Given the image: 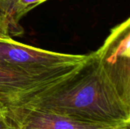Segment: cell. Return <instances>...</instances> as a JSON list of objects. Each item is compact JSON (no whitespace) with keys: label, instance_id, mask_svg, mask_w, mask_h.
<instances>
[{"label":"cell","instance_id":"1","mask_svg":"<svg viewBox=\"0 0 130 129\" xmlns=\"http://www.w3.org/2000/svg\"><path fill=\"white\" fill-rule=\"evenodd\" d=\"M33 109L90 122L130 121L123 102L102 70L94 52L65 81L14 109Z\"/></svg>","mask_w":130,"mask_h":129},{"label":"cell","instance_id":"2","mask_svg":"<svg viewBox=\"0 0 130 129\" xmlns=\"http://www.w3.org/2000/svg\"><path fill=\"white\" fill-rule=\"evenodd\" d=\"M84 62L53 73L37 74L0 62V101L8 109L19 107L67 79Z\"/></svg>","mask_w":130,"mask_h":129},{"label":"cell","instance_id":"3","mask_svg":"<svg viewBox=\"0 0 130 129\" xmlns=\"http://www.w3.org/2000/svg\"><path fill=\"white\" fill-rule=\"evenodd\" d=\"M94 53L121 99L130 106V18L113 27Z\"/></svg>","mask_w":130,"mask_h":129},{"label":"cell","instance_id":"4","mask_svg":"<svg viewBox=\"0 0 130 129\" xmlns=\"http://www.w3.org/2000/svg\"><path fill=\"white\" fill-rule=\"evenodd\" d=\"M88 55L52 52L14 40L11 36L0 38V62L37 74L59 71L84 62Z\"/></svg>","mask_w":130,"mask_h":129},{"label":"cell","instance_id":"5","mask_svg":"<svg viewBox=\"0 0 130 129\" xmlns=\"http://www.w3.org/2000/svg\"><path fill=\"white\" fill-rule=\"evenodd\" d=\"M8 119L18 129H120L130 125V121L90 122L51 112L21 108L9 109Z\"/></svg>","mask_w":130,"mask_h":129},{"label":"cell","instance_id":"6","mask_svg":"<svg viewBox=\"0 0 130 129\" xmlns=\"http://www.w3.org/2000/svg\"><path fill=\"white\" fill-rule=\"evenodd\" d=\"M47 0H0V13L9 36H20L24 29L20 25L22 17L30 11Z\"/></svg>","mask_w":130,"mask_h":129},{"label":"cell","instance_id":"7","mask_svg":"<svg viewBox=\"0 0 130 129\" xmlns=\"http://www.w3.org/2000/svg\"><path fill=\"white\" fill-rule=\"evenodd\" d=\"M0 129H18V127L10 119H0Z\"/></svg>","mask_w":130,"mask_h":129},{"label":"cell","instance_id":"8","mask_svg":"<svg viewBox=\"0 0 130 129\" xmlns=\"http://www.w3.org/2000/svg\"><path fill=\"white\" fill-rule=\"evenodd\" d=\"M10 36L7 30V27L5 26V24L2 19V17L0 13V38L1 37H8Z\"/></svg>","mask_w":130,"mask_h":129},{"label":"cell","instance_id":"9","mask_svg":"<svg viewBox=\"0 0 130 129\" xmlns=\"http://www.w3.org/2000/svg\"><path fill=\"white\" fill-rule=\"evenodd\" d=\"M8 108L0 101V119H8Z\"/></svg>","mask_w":130,"mask_h":129},{"label":"cell","instance_id":"10","mask_svg":"<svg viewBox=\"0 0 130 129\" xmlns=\"http://www.w3.org/2000/svg\"><path fill=\"white\" fill-rule=\"evenodd\" d=\"M120 129H130V125H129L126 126V127H124V128H120Z\"/></svg>","mask_w":130,"mask_h":129}]
</instances>
